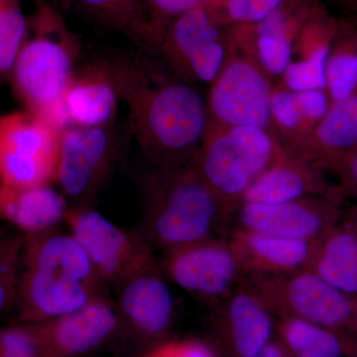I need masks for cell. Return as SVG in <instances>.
I'll return each mask as SVG.
<instances>
[{"mask_svg":"<svg viewBox=\"0 0 357 357\" xmlns=\"http://www.w3.org/2000/svg\"><path fill=\"white\" fill-rule=\"evenodd\" d=\"M356 152L357 93L331 105L314 135L298 147L295 156L309 162L321 160L337 172Z\"/></svg>","mask_w":357,"mask_h":357,"instance_id":"obj_23","label":"cell"},{"mask_svg":"<svg viewBox=\"0 0 357 357\" xmlns=\"http://www.w3.org/2000/svg\"><path fill=\"white\" fill-rule=\"evenodd\" d=\"M337 173L340 178V187L345 195L357 199V152L340 167Z\"/></svg>","mask_w":357,"mask_h":357,"instance_id":"obj_37","label":"cell"},{"mask_svg":"<svg viewBox=\"0 0 357 357\" xmlns=\"http://www.w3.org/2000/svg\"><path fill=\"white\" fill-rule=\"evenodd\" d=\"M29 35V17H26L20 0H0V72L9 79L16 59Z\"/></svg>","mask_w":357,"mask_h":357,"instance_id":"obj_26","label":"cell"},{"mask_svg":"<svg viewBox=\"0 0 357 357\" xmlns=\"http://www.w3.org/2000/svg\"><path fill=\"white\" fill-rule=\"evenodd\" d=\"M351 332L357 335V296L354 297V316H352Z\"/></svg>","mask_w":357,"mask_h":357,"instance_id":"obj_39","label":"cell"},{"mask_svg":"<svg viewBox=\"0 0 357 357\" xmlns=\"http://www.w3.org/2000/svg\"><path fill=\"white\" fill-rule=\"evenodd\" d=\"M210 0H145L150 23L158 43L161 30L178 16L199 7H206ZM157 45V44H156Z\"/></svg>","mask_w":357,"mask_h":357,"instance_id":"obj_31","label":"cell"},{"mask_svg":"<svg viewBox=\"0 0 357 357\" xmlns=\"http://www.w3.org/2000/svg\"><path fill=\"white\" fill-rule=\"evenodd\" d=\"M229 243L243 276L292 273L309 266L316 243L234 227Z\"/></svg>","mask_w":357,"mask_h":357,"instance_id":"obj_17","label":"cell"},{"mask_svg":"<svg viewBox=\"0 0 357 357\" xmlns=\"http://www.w3.org/2000/svg\"><path fill=\"white\" fill-rule=\"evenodd\" d=\"M326 89L333 102H342L357 93V32L347 36L331 54Z\"/></svg>","mask_w":357,"mask_h":357,"instance_id":"obj_28","label":"cell"},{"mask_svg":"<svg viewBox=\"0 0 357 357\" xmlns=\"http://www.w3.org/2000/svg\"><path fill=\"white\" fill-rule=\"evenodd\" d=\"M105 294L103 286L23 268L16 307L21 318L40 323L77 311Z\"/></svg>","mask_w":357,"mask_h":357,"instance_id":"obj_14","label":"cell"},{"mask_svg":"<svg viewBox=\"0 0 357 357\" xmlns=\"http://www.w3.org/2000/svg\"><path fill=\"white\" fill-rule=\"evenodd\" d=\"M1 351L4 356L14 357H40L44 352L32 330L21 328H8L2 332Z\"/></svg>","mask_w":357,"mask_h":357,"instance_id":"obj_33","label":"cell"},{"mask_svg":"<svg viewBox=\"0 0 357 357\" xmlns=\"http://www.w3.org/2000/svg\"><path fill=\"white\" fill-rule=\"evenodd\" d=\"M351 357H357V352H356V354H352V356Z\"/></svg>","mask_w":357,"mask_h":357,"instance_id":"obj_41","label":"cell"},{"mask_svg":"<svg viewBox=\"0 0 357 357\" xmlns=\"http://www.w3.org/2000/svg\"><path fill=\"white\" fill-rule=\"evenodd\" d=\"M166 278L156 262L117 285L119 314L143 335H162L172 324L175 301Z\"/></svg>","mask_w":357,"mask_h":357,"instance_id":"obj_15","label":"cell"},{"mask_svg":"<svg viewBox=\"0 0 357 357\" xmlns=\"http://www.w3.org/2000/svg\"><path fill=\"white\" fill-rule=\"evenodd\" d=\"M272 95L266 77L255 66L243 60L230 61L211 84L210 124L266 129L272 119Z\"/></svg>","mask_w":357,"mask_h":357,"instance_id":"obj_12","label":"cell"},{"mask_svg":"<svg viewBox=\"0 0 357 357\" xmlns=\"http://www.w3.org/2000/svg\"><path fill=\"white\" fill-rule=\"evenodd\" d=\"M70 206L68 199L52 185L25 189L0 187L1 217L26 236L57 229L65 222Z\"/></svg>","mask_w":357,"mask_h":357,"instance_id":"obj_22","label":"cell"},{"mask_svg":"<svg viewBox=\"0 0 357 357\" xmlns=\"http://www.w3.org/2000/svg\"><path fill=\"white\" fill-rule=\"evenodd\" d=\"M1 357H14V356H4V354H2Z\"/></svg>","mask_w":357,"mask_h":357,"instance_id":"obj_42","label":"cell"},{"mask_svg":"<svg viewBox=\"0 0 357 357\" xmlns=\"http://www.w3.org/2000/svg\"><path fill=\"white\" fill-rule=\"evenodd\" d=\"M147 357H217L211 347L196 340H172L160 345Z\"/></svg>","mask_w":357,"mask_h":357,"instance_id":"obj_35","label":"cell"},{"mask_svg":"<svg viewBox=\"0 0 357 357\" xmlns=\"http://www.w3.org/2000/svg\"><path fill=\"white\" fill-rule=\"evenodd\" d=\"M22 267L64 275L93 285L107 286L96 273L88 253L70 231L53 229L26 236Z\"/></svg>","mask_w":357,"mask_h":357,"instance_id":"obj_20","label":"cell"},{"mask_svg":"<svg viewBox=\"0 0 357 357\" xmlns=\"http://www.w3.org/2000/svg\"><path fill=\"white\" fill-rule=\"evenodd\" d=\"M284 0H227V15L237 22H261L276 13Z\"/></svg>","mask_w":357,"mask_h":357,"instance_id":"obj_32","label":"cell"},{"mask_svg":"<svg viewBox=\"0 0 357 357\" xmlns=\"http://www.w3.org/2000/svg\"><path fill=\"white\" fill-rule=\"evenodd\" d=\"M81 53L79 39L50 4L29 17V35L16 59L11 79L26 110L62 130L70 126L65 93Z\"/></svg>","mask_w":357,"mask_h":357,"instance_id":"obj_3","label":"cell"},{"mask_svg":"<svg viewBox=\"0 0 357 357\" xmlns=\"http://www.w3.org/2000/svg\"><path fill=\"white\" fill-rule=\"evenodd\" d=\"M276 337L294 357H351L357 342L349 333L294 318L279 319Z\"/></svg>","mask_w":357,"mask_h":357,"instance_id":"obj_25","label":"cell"},{"mask_svg":"<svg viewBox=\"0 0 357 357\" xmlns=\"http://www.w3.org/2000/svg\"><path fill=\"white\" fill-rule=\"evenodd\" d=\"M119 145L115 123L61 130L55 183L73 206H89L112 172Z\"/></svg>","mask_w":357,"mask_h":357,"instance_id":"obj_8","label":"cell"},{"mask_svg":"<svg viewBox=\"0 0 357 357\" xmlns=\"http://www.w3.org/2000/svg\"><path fill=\"white\" fill-rule=\"evenodd\" d=\"M60 133V129L28 110L4 115L0 121L1 185L25 189L54 184Z\"/></svg>","mask_w":357,"mask_h":357,"instance_id":"obj_6","label":"cell"},{"mask_svg":"<svg viewBox=\"0 0 357 357\" xmlns=\"http://www.w3.org/2000/svg\"><path fill=\"white\" fill-rule=\"evenodd\" d=\"M75 6L102 27L121 32L140 47L154 51L157 36L148 16L145 0H73Z\"/></svg>","mask_w":357,"mask_h":357,"instance_id":"obj_24","label":"cell"},{"mask_svg":"<svg viewBox=\"0 0 357 357\" xmlns=\"http://www.w3.org/2000/svg\"><path fill=\"white\" fill-rule=\"evenodd\" d=\"M35 2H36L37 6H42V4L45 3V2H47L46 0H35Z\"/></svg>","mask_w":357,"mask_h":357,"instance_id":"obj_40","label":"cell"},{"mask_svg":"<svg viewBox=\"0 0 357 357\" xmlns=\"http://www.w3.org/2000/svg\"><path fill=\"white\" fill-rule=\"evenodd\" d=\"M274 314L241 282L220 304L223 337L234 357H255L276 333Z\"/></svg>","mask_w":357,"mask_h":357,"instance_id":"obj_18","label":"cell"},{"mask_svg":"<svg viewBox=\"0 0 357 357\" xmlns=\"http://www.w3.org/2000/svg\"><path fill=\"white\" fill-rule=\"evenodd\" d=\"M241 282L279 319H304L351 332L354 297L333 287L309 268L287 274L243 276Z\"/></svg>","mask_w":357,"mask_h":357,"instance_id":"obj_5","label":"cell"},{"mask_svg":"<svg viewBox=\"0 0 357 357\" xmlns=\"http://www.w3.org/2000/svg\"><path fill=\"white\" fill-rule=\"evenodd\" d=\"M331 54L328 45H321L309 57L291 63L283 75L287 88L295 93L326 89V68Z\"/></svg>","mask_w":357,"mask_h":357,"instance_id":"obj_30","label":"cell"},{"mask_svg":"<svg viewBox=\"0 0 357 357\" xmlns=\"http://www.w3.org/2000/svg\"><path fill=\"white\" fill-rule=\"evenodd\" d=\"M284 155L266 129L210 124L195 165L236 215L249 185Z\"/></svg>","mask_w":357,"mask_h":357,"instance_id":"obj_4","label":"cell"},{"mask_svg":"<svg viewBox=\"0 0 357 357\" xmlns=\"http://www.w3.org/2000/svg\"><path fill=\"white\" fill-rule=\"evenodd\" d=\"M255 357H294L278 337H274Z\"/></svg>","mask_w":357,"mask_h":357,"instance_id":"obj_38","label":"cell"},{"mask_svg":"<svg viewBox=\"0 0 357 357\" xmlns=\"http://www.w3.org/2000/svg\"><path fill=\"white\" fill-rule=\"evenodd\" d=\"M345 197L338 185L328 194L287 203L243 204L237 211L234 227L317 243L342 218Z\"/></svg>","mask_w":357,"mask_h":357,"instance_id":"obj_11","label":"cell"},{"mask_svg":"<svg viewBox=\"0 0 357 357\" xmlns=\"http://www.w3.org/2000/svg\"><path fill=\"white\" fill-rule=\"evenodd\" d=\"M119 316L117 307L105 294L77 311L40 321L31 330L45 356H79L107 340L119 326Z\"/></svg>","mask_w":357,"mask_h":357,"instance_id":"obj_13","label":"cell"},{"mask_svg":"<svg viewBox=\"0 0 357 357\" xmlns=\"http://www.w3.org/2000/svg\"><path fill=\"white\" fill-rule=\"evenodd\" d=\"M271 114L272 119L287 130L299 128L304 121L295 93L290 89H281L272 95Z\"/></svg>","mask_w":357,"mask_h":357,"instance_id":"obj_34","label":"cell"},{"mask_svg":"<svg viewBox=\"0 0 357 357\" xmlns=\"http://www.w3.org/2000/svg\"><path fill=\"white\" fill-rule=\"evenodd\" d=\"M356 2H357V0H356Z\"/></svg>","mask_w":357,"mask_h":357,"instance_id":"obj_43","label":"cell"},{"mask_svg":"<svg viewBox=\"0 0 357 357\" xmlns=\"http://www.w3.org/2000/svg\"><path fill=\"white\" fill-rule=\"evenodd\" d=\"M121 100L109 58L77 66L65 93L70 126H96L115 123Z\"/></svg>","mask_w":357,"mask_h":357,"instance_id":"obj_16","label":"cell"},{"mask_svg":"<svg viewBox=\"0 0 357 357\" xmlns=\"http://www.w3.org/2000/svg\"><path fill=\"white\" fill-rule=\"evenodd\" d=\"M295 95L304 121L319 122L330 109L328 96L323 89L297 91Z\"/></svg>","mask_w":357,"mask_h":357,"instance_id":"obj_36","label":"cell"},{"mask_svg":"<svg viewBox=\"0 0 357 357\" xmlns=\"http://www.w3.org/2000/svg\"><path fill=\"white\" fill-rule=\"evenodd\" d=\"M310 270L347 295L357 296V208L342 218L317 241Z\"/></svg>","mask_w":357,"mask_h":357,"instance_id":"obj_21","label":"cell"},{"mask_svg":"<svg viewBox=\"0 0 357 357\" xmlns=\"http://www.w3.org/2000/svg\"><path fill=\"white\" fill-rule=\"evenodd\" d=\"M109 60L148 161L167 169L194 164L210 126L208 100L185 79H174L151 53Z\"/></svg>","mask_w":357,"mask_h":357,"instance_id":"obj_1","label":"cell"},{"mask_svg":"<svg viewBox=\"0 0 357 357\" xmlns=\"http://www.w3.org/2000/svg\"><path fill=\"white\" fill-rule=\"evenodd\" d=\"M159 264L169 280L211 304L220 305L243 278L229 237H213L164 251Z\"/></svg>","mask_w":357,"mask_h":357,"instance_id":"obj_10","label":"cell"},{"mask_svg":"<svg viewBox=\"0 0 357 357\" xmlns=\"http://www.w3.org/2000/svg\"><path fill=\"white\" fill-rule=\"evenodd\" d=\"M65 223L105 285L117 286L157 262L154 249L136 230L122 229L91 206H70Z\"/></svg>","mask_w":357,"mask_h":357,"instance_id":"obj_7","label":"cell"},{"mask_svg":"<svg viewBox=\"0 0 357 357\" xmlns=\"http://www.w3.org/2000/svg\"><path fill=\"white\" fill-rule=\"evenodd\" d=\"M333 189L309 161L285 155L253 181L244 194L243 204L287 203L326 195Z\"/></svg>","mask_w":357,"mask_h":357,"instance_id":"obj_19","label":"cell"},{"mask_svg":"<svg viewBox=\"0 0 357 357\" xmlns=\"http://www.w3.org/2000/svg\"><path fill=\"white\" fill-rule=\"evenodd\" d=\"M151 54L176 77L204 84H213L227 63L220 28L206 6L168 23Z\"/></svg>","mask_w":357,"mask_h":357,"instance_id":"obj_9","label":"cell"},{"mask_svg":"<svg viewBox=\"0 0 357 357\" xmlns=\"http://www.w3.org/2000/svg\"><path fill=\"white\" fill-rule=\"evenodd\" d=\"M25 239L26 234H20L2 241L0 248V310L2 312L17 305Z\"/></svg>","mask_w":357,"mask_h":357,"instance_id":"obj_29","label":"cell"},{"mask_svg":"<svg viewBox=\"0 0 357 357\" xmlns=\"http://www.w3.org/2000/svg\"><path fill=\"white\" fill-rule=\"evenodd\" d=\"M257 49L260 62L270 74L284 75L292 63V45L284 16L278 10L260 22Z\"/></svg>","mask_w":357,"mask_h":357,"instance_id":"obj_27","label":"cell"},{"mask_svg":"<svg viewBox=\"0 0 357 357\" xmlns=\"http://www.w3.org/2000/svg\"><path fill=\"white\" fill-rule=\"evenodd\" d=\"M143 215L136 230L154 250L229 237L236 215L206 182L196 165L152 166L141 183Z\"/></svg>","mask_w":357,"mask_h":357,"instance_id":"obj_2","label":"cell"}]
</instances>
